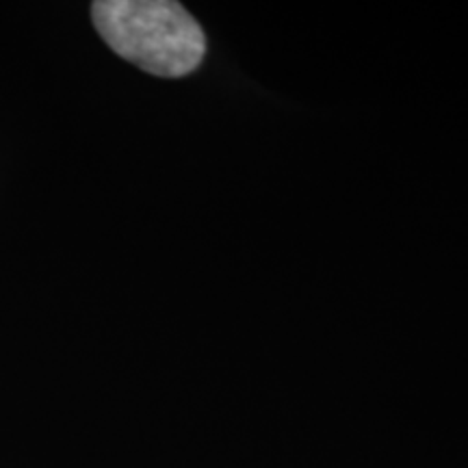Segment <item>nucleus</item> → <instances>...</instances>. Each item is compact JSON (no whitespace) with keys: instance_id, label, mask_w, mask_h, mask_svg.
Instances as JSON below:
<instances>
[{"instance_id":"1","label":"nucleus","mask_w":468,"mask_h":468,"mask_svg":"<svg viewBox=\"0 0 468 468\" xmlns=\"http://www.w3.org/2000/svg\"><path fill=\"white\" fill-rule=\"evenodd\" d=\"M91 17L115 55L161 79L196 72L207 55L202 27L172 0H98Z\"/></svg>"}]
</instances>
